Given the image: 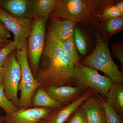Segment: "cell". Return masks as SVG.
Wrapping results in <instances>:
<instances>
[{"mask_svg": "<svg viewBox=\"0 0 123 123\" xmlns=\"http://www.w3.org/2000/svg\"><path fill=\"white\" fill-rule=\"evenodd\" d=\"M15 50L7 57L3 66L5 94L18 108V93L21 79V71L16 60Z\"/></svg>", "mask_w": 123, "mask_h": 123, "instance_id": "obj_7", "label": "cell"}, {"mask_svg": "<svg viewBox=\"0 0 123 123\" xmlns=\"http://www.w3.org/2000/svg\"><path fill=\"white\" fill-rule=\"evenodd\" d=\"M64 123H88L86 115L81 105L72 113Z\"/></svg>", "mask_w": 123, "mask_h": 123, "instance_id": "obj_25", "label": "cell"}, {"mask_svg": "<svg viewBox=\"0 0 123 123\" xmlns=\"http://www.w3.org/2000/svg\"><path fill=\"white\" fill-rule=\"evenodd\" d=\"M11 37L10 31L0 21V37L3 39H7Z\"/></svg>", "mask_w": 123, "mask_h": 123, "instance_id": "obj_28", "label": "cell"}, {"mask_svg": "<svg viewBox=\"0 0 123 123\" xmlns=\"http://www.w3.org/2000/svg\"><path fill=\"white\" fill-rule=\"evenodd\" d=\"M46 32L47 39L62 42L73 37L76 23L68 20H49Z\"/></svg>", "mask_w": 123, "mask_h": 123, "instance_id": "obj_11", "label": "cell"}, {"mask_svg": "<svg viewBox=\"0 0 123 123\" xmlns=\"http://www.w3.org/2000/svg\"><path fill=\"white\" fill-rule=\"evenodd\" d=\"M0 122H3L2 116H1V115L0 114Z\"/></svg>", "mask_w": 123, "mask_h": 123, "instance_id": "obj_32", "label": "cell"}, {"mask_svg": "<svg viewBox=\"0 0 123 123\" xmlns=\"http://www.w3.org/2000/svg\"><path fill=\"white\" fill-rule=\"evenodd\" d=\"M88 123H106L105 114L99 95L94 94L81 105Z\"/></svg>", "mask_w": 123, "mask_h": 123, "instance_id": "obj_13", "label": "cell"}, {"mask_svg": "<svg viewBox=\"0 0 123 123\" xmlns=\"http://www.w3.org/2000/svg\"><path fill=\"white\" fill-rule=\"evenodd\" d=\"M37 0H0V8L19 18L33 20L36 15Z\"/></svg>", "mask_w": 123, "mask_h": 123, "instance_id": "obj_8", "label": "cell"}, {"mask_svg": "<svg viewBox=\"0 0 123 123\" xmlns=\"http://www.w3.org/2000/svg\"><path fill=\"white\" fill-rule=\"evenodd\" d=\"M39 86L36 80L27 83H20L18 90L21 91V96L18 99V108L28 109L32 108L31 99L36 89Z\"/></svg>", "mask_w": 123, "mask_h": 123, "instance_id": "obj_17", "label": "cell"}, {"mask_svg": "<svg viewBox=\"0 0 123 123\" xmlns=\"http://www.w3.org/2000/svg\"><path fill=\"white\" fill-rule=\"evenodd\" d=\"M39 123H41L40 122H39Z\"/></svg>", "mask_w": 123, "mask_h": 123, "instance_id": "obj_35", "label": "cell"}, {"mask_svg": "<svg viewBox=\"0 0 123 123\" xmlns=\"http://www.w3.org/2000/svg\"><path fill=\"white\" fill-rule=\"evenodd\" d=\"M114 0H59L49 20H68L91 26L96 31L100 25L99 16L104 9Z\"/></svg>", "mask_w": 123, "mask_h": 123, "instance_id": "obj_2", "label": "cell"}, {"mask_svg": "<svg viewBox=\"0 0 123 123\" xmlns=\"http://www.w3.org/2000/svg\"><path fill=\"white\" fill-rule=\"evenodd\" d=\"M75 65L60 42L46 39L39 68L35 79L40 86H75Z\"/></svg>", "mask_w": 123, "mask_h": 123, "instance_id": "obj_1", "label": "cell"}, {"mask_svg": "<svg viewBox=\"0 0 123 123\" xmlns=\"http://www.w3.org/2000/svg\"><path fill=\"white\" fill-rule=\"evenodd\" d=\"M112 55L117 58L121 63L122 71L123 70V41L114 43L111 44Z\"/></svg>", "mask_w": 123, "mask_h": 123, "instance_id": "obj_27", "label": "cell"}, {"mask_svg": "<svg viewBox=\"0 0 123 123\" xmlns=\"http://www.w3.org/2000/svg\"><path fill=\"white\" fill-rule=\"evenodd\" d=\"M105 101L123 118V84L114 82L108 93Z\"/></svg>", "mask_w": 123, "mask_h": 123, "instance_id": "obj_14", "label": "cell"}, {"mask_svg": "<svg viewBox=\"0 0 123 123\" xmlns=\"http://www.w3.org/2000/svg\"><path fill=\"white\" fill-rule=\"evenodd\" d=\"M1 48V47H0V51L1 50V49H2Z\"/></svg>", "mask_w": 123, "mask_h": 123, "instance_id": "obj_33", "label": "cell"}, {"mask_svg": "<svg viewBox=\"0 0 123 123\" xmlns=\"http://www.w3.org/2000/svg\"><path fill=\"white\" fill-rule=\"evenodd\" d=\"M59 0H37L35 17L47 22L50 15L55 10Z\"/></svg>", "mask_w": 123, "mask_h": 123, "instance_id": "obj_19", "label": "cell"}, {"mask_svg": "<svg viewBox=\"0 0 123 123\" xmlns=\"http://www.w3.org/2000/svg\"><path fill=\"white\" fill-rule=\"evenodd\" d=\"M0 123H5L4 122H0Z\"/></svg>", "mask_w": 123, "mask_h": 123, "instance_id": "obj_34", "label": "cell"}, {"mask_svg": "<svg viewBox=\"0 0 123 123\" xmlns=\"http://www.w3.org/2000/svg\"><path fill=\"white\" fill-rule=\"evenodd\" d=\"M60 43L63 49L74 64L75 65L79 63L80 62L79 56L77 52L73 37Z\"/></svg>", "mask_w": 123, "mask_h": 123, "instance_id": "obj_20", "label": "cell"}, {"mask_svg": "<svg viewBox=\"0 0 123 123\" xmlns=\"http://www.w3.org/2000/svg\"><path fill=\"white\" fill-rule=\"evenodd\" d=\"M4 79H3V72H0V84H3Z\"/></svg>", "mask_w": 123, "mask_h": 123, "instance_id": "obj_31", "label": "cell"}, {"mask_svg": "<svg viewBox=\"0 0 123 123\" xmlns=\"http://www.w3.org/2000/svg\"><path fill=\"white\" fill-rule=\"evenodd\" d=\"M105 114L106 123H123V118L118 114L99 95Z\"/></svg>", "mask_w": 123, "mask_h": 123, "instance_id": "obj_23", "label": "cell"}, {"mask_svg": "<svg viewBox=\"0 0 123 123\" xmlns=\"http://www.w3.org/2000/svg\"><path fill=\"white\" fill-rule=\"evenodd\" d=\"M116 1L114 0L103 9L99 16L100 22L123 16V13L118 9L115 5Z\"/></svg>", "mask_w": 123, "mask_h": 123, "instance_id": "obj_21", "label": "cell"}, {"mask_svg": "<svg viewBox=\"0 0 123 123\" xmlns=\"http://www.w3.org/2000/svg\"><path fill=\"white\" fill-rule=\"evenodd\" d=\"M0 21L13 34V42L16 49H24L27 44V39L31 33L33 20L15 17L0 8Z\"/></svg>", "mask_w": 123, "mask_h": 123, "instance_id": "obj_6", "label": "cell"}, {"mask_svg": "<svg viewBox=\"0 0 123 123\" xmlns=\"http://www.w3.org/2000/svg\"><path fill=\"white\" fill-rule=\"evenodd\" d=\"M16 49L14 42L12 41L6 45L0 51V72H3V66L9 55Z\"/></svg>", "mask_w": 123, "mask_h": 123, "instance_id": "obj_26", "label": "cell"}, {"mask_svg": "<svg viewBox=\"0 0 123 123\" xmlns=\"http://www.w3.org/2000/svg\"><path fill=\"white\" fill-rule=\"evenodd\" d=\"M0 107L4 110L6 114L13 113L19 109L6 96L3 84H0Z\"/></svg>", "mask_w": 123, "mask_h": 123, "instance_id": "obj_24", "label": "cell"}, {"mask_svg": "<svg viewBox=\"0 0 123 123\" xmlns=\"http://www.w3.org/2000/svg\"><path fill=\"white\" fill-rule=\"evenodd\" d=\"M12 41L8 40L7 39H3L0 37V46L4 47L7 44H9Z\"/></svg>", "mask_w": 123, "mask_h": 123, "instance_id": "obj_30", "label": "cell"}, {"mask_svg": "<svg viewBox=\"0 0 123 123\" xmlns=\"http://www.w3.org/2000/svg\"><path fill=\"white\" fill-rule=\"evenodd\" d=\"M44 88L48 94L62 106L76 101L86 91L83 92L75 86H49Z\"/></svg>", "mask_w": 123, "mask_h": 123, "instance_id": "obj_12", "label": "cell"}, {"mask_svg": "<svg viewBox=\"0 0 123 123\" xmlns=\"http://www.w3.org/2000/svg\"><path fill=\"white\" fill-rule=\"evenodd\" d=\"M46 23L43 19L35 17L31 33L27 39V58L34 79L46 44Z\"/></svg>", "mask_w": 123, "mask_h": 123, "instance_id": "obj_5", "label": "cell"}, {"mask_svg": "<svg viewBox=\"0 0 123 123\" xmlns=\"http://www.w3.org/2000/svg\"><path fill=\"white\" fill-rule=\"evenodd\" d=\"M123 27V16L100 22L97 34L104 39L108 40L113 35L119 32Z\"/></svg>", "mask_w": 123, "mask_h": 123, "instance_id": "obj_16", "label": "cell"}, {"mask_svg": "<svg viewBox=\"0 0 123 123\" xmlns=\"http://www.w3.org/2000/svg\"><path fill=\"white\" fill-rule=\"evenodd\" d=\"M116 7L119 9L121 12L123 13V1H118L115 3Z\"/></svg>", "mask_w": 123, "mask_h": 123, "instance_id": "obj_29", "label": "cell"}, {"mask_svg": "<svg viewBox=\"0 0 123 123\" xmlns=\"http://www.w3.org/2000/svg\"><path fill=\"white\" fill-rule=\"evenodd\" d=\"M75 86L85 92L89 89L93 90L105 101L114 82L106 75H100L96 69L80 63L75 65Z\"/></svg>", "mask_w": 123, "mask_h": 123, "instance_id": "obj_4", "label": "cell"}, {"mask_svg": "<svg viewBox=\"0 0 123 123\" xmlns=\"http://www.w3.org/2000/svg\"><path fill=\"white\" fill-rule=\"evenodd\" d=\"M52 109L44 107H32L20 109L2 116L5 123H39L52 111Z\"/></svg>", "mask_w": 123, "mask_h": 123, "instance_id": "obj_9", "label": "cell"}, {"mask_svg": "<svg viewBox=\"0 0 123 123\" xmlns=\"http://www.w3.org/2000/svg\"><path fill=\"white\" fill-rule=\"evenodd\" d=\"M27 43L25 48L21 50L16 49V60L20 65L21 71V79L20 83H27L34 81V76L28 62L27 55Z\"/></svg>", "mask_w": 123, "mask_h": 123, "instance_id": "obj_18", "label": "cell"}, {"mask_svg": "<svg viewBox=\"0 0 123 123\" xmlns=\"http://www.w3.org/2000/svg\"><path fill=\"white\" fill-rule=\"evenodd\" d=\"M76 48L82 55H85L88 51V43L86 38L81 30L75 27L73 36Z\"/></svg>", "mask_w": 123, "mask_h": 123, "instance_id": "obj_22", "label": "cell"}, {"mask_svg": "<svg viewBox=\"0 0 123 123\" xmlns=\"http://www.w3.org/2000/svg\"><path fill=\"white\" fill-rule=\"evenodd\" d=\"M95 92L88 90L78 99L67 105L52 110L47 117L40 121L41 123H64L75 110Z\"/></svg>", "mask_w": 123, "mask_h": 123, "instance_id": "obj_10", "label": "cell"}, {"mask_svg": "<svg viewBox=\"0 0 123 123\" xmlns=\"http://www.w3.org/2000/svg\"><path fill=\"white\" fill-rule=\"evenodd\" d=\"M97 43L90 55L84 58L80 63L101 71L115 83L123 84V74L119 66L113 61L108 47V40L104 39L97 35Z\"/></svg>", "mask_w": 123, "mask_h": 123, "instance_id": "obj_3", "label": "cell"}, {"mask_svg": "<svg viewBox=\"0 0 123 123\" xmlns=\"http://www.w3.org/2000/svg\"><path fill=\"white\" fill-rule=\"evenodd\" d=\"M31 104L32 108H47L53 110L62 107L48 94L44 87L42 86H39L35 91L31 99Z\"/></svg>", "mask_w": 123, "mask_h": 123, "instance_id": "obj_15", "label": "cell"}]
</instances>
